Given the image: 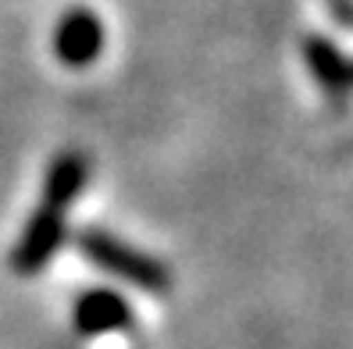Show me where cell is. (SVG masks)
I'll list each match as a JSON object with an SVG mask.
<instances>
[{
    "instance_id": "6da1fadb",
    "label": "cell",
    "mask_w": 353,
    "mask_h": 349,
    "mask_svg": "<svg viewBox=\"0 0 353 349\" xmlns=\"http://www.w3.org/2000/svg\"><path fill=\"white\" fill-rule=\"evenodd\" d=\"M79 250L86 253L100 271H111L121 282H132V285H139V289H147L154 296L168 293V285H172V275L164 271L154 257L132 250L129 242H121V239H114L108 232H97V229L82 232L79 235Z\"/></svg>"
},
{
    "instance_id": "7a4b0ae2",
    "label": "cell",
    "mask_w": 353,
    "mask_h": 349,
    "mask_svg": "<svg viewBox=\"0 0 353 349\" xmlns=\"http://www.w3.org/2000/svg\"><path fill=\"white\" fill-rule=\"evenodd\" d=\"M65 239V211L47 207L39 203V211L29 218L22 239H18L14 253H11V268L18 275H36L47 268V260L54 257V250Z\"/></svg>"
},
{
    "instance_id": "3957f363",
    "label": "cell",
    "mask_w": 353,
    "mask_h": 349,
    "mask_svg": "<svg viewBox=\"0 0 353 349\" xmlns=\"http://www.w3.org/2000/svg\"><path fill=\"white\" fill-rule=\"evenodd\" d=\"M103 50V22L86 11V8H75L57 22L54 32V54L61 57V65L68 68H86L100 57Z\"/></svg>"
},
{
    "instance_id": "277c9868",
    "label": "cell",
    "mask_w": 353,
    "mask_h": 349,
    "mask_svg": "<svg viewBox=\"0 0 353 349\" xmlns=\"http://www.w3.org/2000/svg\"><path fill=\"white\" fill-rule=\"evenodd\" d=\"M132 324V310L125 296L114 289H93L75 299V332L79 335H108Z\"/></svg>"
},
{
    "instance_id": "5b68a950",
    "label": "cell",
    "mask_w": 353,
    "mask_h": 349,
    "mask_svg": "<svg viewBox=\"0 0 353 349\" xmlns=\"http://www.w3.org/2000/svg\"><path fill=\"white\" fill-rule=\"evenodd\" d=\"M82 186H86V157L61 154L50 164V171H47L43 203H47V207H57V211H68V203L82 193Z\"/></svg>"
},
{
    "instance_id": "8992f818",
    "label": "cell",
    "mask_w": 353,
    "mask_h": 349,
    "mask_svg": "<svg viewBox=\"0 0 353 349\" xmlns=\"http://www.w3.org/2000/svg\"><path fill=\"white\" fill-rule=\"evenodd\" d=\"M307 65L325 86H346V78H350V72L343 68V57L332 50L325 39H310L307 43Z\"/></svg>"
}]
</instances>
